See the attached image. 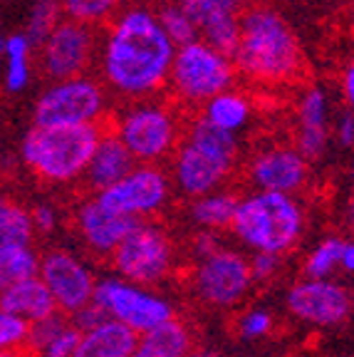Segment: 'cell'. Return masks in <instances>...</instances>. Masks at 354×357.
<instances>
[{"label":"cell","instance_id":"cell-10","mask_svg":"<svg viewBox=\"0 0 354 357\" xmlns=\"http://www.w3.org/2000/svg\"><path fill=\"white\" fill-rule=\"evenodd\" d=\"M92 301L109 318L124 323L134 333H146L174 318V307L167 298L151 293L149 285L132 283V280H124L122 275L97 280Z\"/></svg>","mask_w":354,"mask_h":357},{"label":"cell","instance_id":"cell-7","mask_svg":"<svg viewBox=\"0 0 354 357\" xmlns=\"http://www.w3.org/2000/svg\"><path fill=\"white\" fill-rule=\"evenodd\" d=\"M236 75L238 70L228 52L213 47L203 38H196L178 45L174 52L167 89L178 105L201 107L213 95L233 87Z\"/></svg>","mask_w":354,"mask_h":357},{"label":"cell","instance_id":"cell-11","mask_svg":"<svg viewBox=\"0 0 354 357\" xmlns=\"http://www.w3.org/2000/svg\"><path fill=\"white\" fill-rule=\"evenodd\" d=\"M253 283L248 258L226 245H218L213 253L199 258L191 275L196 298L210 307L238 305L250 293Z\"/></svg>","mask_w":354,"mask_h":357},{"label":"cell","instance_id":"cell-43","mask_svg":"<svg viewBox=\"0 0 354 357\" xmlns=\"http://www.w3.org/2000/svg\"><path fill=\"white\" fill-rule=\"evenodd\" d=\"M186 357H218V355H213V352H194V350H191Z\"/></svg>","mask_w":354,"mask_h":357},{"label":"cell","instance_id":"cell-24","mask_svg":"<svg viewBox=\"0 0 354 357\" xmlns=\"http://www.w3.org/2000/svg\"><path fill=\"white\" fill-rule=\"evenodd\" d=\"M199 109H201L199 114L208 124H213V127L223 129V132H228V134H236V137H238V132H243L250 124V119H253V102H250V97L233 87L213 95L206 105H201Z\"/></svg>","mask_w":354,"mask_h":357},{"label":"cell","instance_id":"cell-8","mask_svg":"<svg viewBox=\"0 0 354 357\" xmlns=\"http://www.w3.org/2000/svg\"><path fill=\"white\" fill-rule=\"evenodd\" d=\"M109 258L116 275H122L124 280L139 285H156L171 273L174 243L161 226L141 218L119 241Z\"/></svg>","mask_w":354,"mask_h":357},{"label":"cell","instance_id":"cell-1","mask_svg":"<svg viewBox=\"0 0 354 357\" xmlns=\"http://www.w3.org/2000/svg\"><path fill=\"white\" fill-rule=\"evenodd\" d=\"M97 52L107 92L134 102L167 89L176 45L164 33L154 10L137 6L111 17Z\"/></svg>","mask_w":354,"mask_h":357},{"label":"cell","instance_id":"cell-34","mask_svg":"<svg viewBox=\"0 0 354 357\" xmlns=\"http://www.w3.org/2000/svg\"><path fill=\"white\" fill-rule=\"evenodd\" d=\"M30 323L0 307V352H28Z\"/></svg>","mask_w":354,"mask_h":357},{"label":"cell","instance_id":"cell-32","mask_svg":"<svg viewBox=\"0 0 354 357\" xmlns=\"http://www.w3.org/2000/svg\"><path fill=\"white\" fill-rule=\"evenodd\" d=\"M62 17H65V13H62L60 0H35L33 10H30V15H28L25 35H28V40L35 47H40L43 40L55 30V25Z\"/></svg>","mask_w":354,"mask_h":357},{"label":"cell","instance_id":"cell-15","mask_svg":"<svg viewBox=\"0 0 354 357\" xmlns=\"http://www.w3.org/2000/svg\"><path fill=\"white\" fill-rule=\"evenodd\" d=\"M293 318L315 328H334L344 323L352 312L349 290L330 278H305L288 290L285 301Z\"/></svg>","mask_w":354,"mask_h":357},{"label":"cell","instance_id":"cell-30","mask_svg":"<svg viewBox=\"0 0 354 357\" xmlns=\"http://www.w3.org/2000/svg\"><path fill=\"white\" fill-rule=\"evenodd\" d=\"M342 243H344V238H337V236L322 238L310 251V256L305 258V275H307V278H330L339 268Z\"/></svg>","mask_w":354,"mask_h":357},{"label":"cell","instance_id":"cell-35","mask_svg":"<svg viewBox=\"0 0 354 357\" xmlns=\"http://www.w3.org/2000/svg\"><path fill=\"white\" fill-rule=\"evenodd\" d=\"M272 325H275V320H272L270 312L263 310V307H253V310L243 312L238 318V333L245 340H261V337L270 335Z\"/></svg>","mask_w":354,"mask_h":357},{"label":"cell","instance_id":"cell-48","mask_svg":"<svg viewBox=\"0 0 354 357\" xmlns=\"http://www.w3.org/2000/svg\"><path fill=\"white\" fill-rule=\"evenodd\" d=\"M352 181H354V159H352Z\"/></svg>","mask_w":354,"mask_h":357},{"label":"cell","instance_id":"cell-16","mask_svg":"<svg viewBox=\"0 0 354 357\" xmlns=\"http://www.w3.org/2000/svg\"><path fill=\"white\" fill-rule=\"evenodd\" d=\"M310 176V162L298 146H268L248 162V178L255 189L298 194Z\"/></svg>","mask_w":354,"mask_h":357},{"label":"cell","instance_id":"cell-41","mask_svg":"<svg viewBox=\"0 0 354 357\" xmlns=\"http://www.w3.org/2000/svg\"><path fill=\"white\" fill-rule=\"evenodd\" d=\"M342 95L344 102H347V109L354 112V62H349L342 75Z\"/></svg>","mask_w":354,"mask_h":357},{"label":"cell","instance_id":"cell-47","mask_svg":"<svg viewBox=\"0 0 354 357\" xmlns=\"http://www.w3.org/2000/svg\"><path fill=\"white\" fill-rule=\"evenodd\" d=\"M6 199H8V196H3V194H0V208H3V204H6Z\"/></svg>","mask_w":354,"mask_h":357},{"label":"cell","instance_id":"cell-26","mask_svg":"<svg viewBox=\"0 0 354 357\" xmlns=\"http://www.w3.org/2000/svg\"><path fill=\"white\" fill-rule=\"evenodd\" d=\"M238 199L233 191H208L203 196H196L191 199V206H188V213H191V221L199 226V229L206 231H221L228 229L233 221V213H236V206H238Z\"/></svg>","mask_w":354,"mask_h":357},{"label":"cell","instance_id":"cell-49","mask_svg":"<svg viewBox=\"0 0 354 357\" xmlns=\"http://www.w3.org/2000/svg\"><path fill=\"white\" fill-rule=\"evenodd\" d=\"M0 288H3V280H0Z\"/></svg>","mask_w":354,"mask_h":357},{"label":"cell","instance_id":"cell-9","mask_svg":"<svg viewBox=\"0 0 354 357\" xmlns=\"http://www.w3.org/2000/svg\"><path fill=\"white\" fill-rule=\"evenodd\" d=\"M107 102V87L89 75L55 79L35 102L33 124H102Z\"/></svg>","mask_w":354,"mask_h":357},{"label":"cell","instance_id":"cell-44","mask_svg":"<svg viewBox=\"0 0 354 357\" xmlns=\"http://www.w3.org/2000/svg\"><path fill=\"white\" fill-rule=\"evenodd\" d=\"M0 357H30L28 352H0Z\"/></svg>","mask_w":354,"mask_h":357},{"label":"cell","instance_id":"cell-18","mask_svg":"<svg viewBox=\"0 0 354 357\" xmlns=\"http://www.w3.org/2000/svg\"><path fill=\"white\" fill-rule=\"evenodd\" d=\"M199 28V38L231 55L238 40L243 0H176Z\"/></svg>","mask_w":354,"mask_h":357},{"label":"cell","instance_id":"cell-3","mask_svg":"<svg viewBox=\"0 0 354 357\" xmlns=\"http://www.w3.org/2000/svg\"><path fill=\"white\" fill-rule=\"evenodd\" d=\"M238 159V137L206 122L201 114L183 124L171 154V184L188 199L216 191L226 184Z\"/></svg>","mask_w":354,"mask_h":357},{"label":"cell","instance_id":"cell-28","mask_svg":"<svg viewBox=\"0 0 354 357\" xmlns=\"http://www.w3.org/2000/svg\"><path fill=\"white\" fill-rule=\"evenodd\" d=\"M33 47L25 33H15L6 40V89L8 92H22L28 87L30 75H33Z\"/></svg>","mask_w":354,"mask_h":357},{"label":"cell","instance_id":"cell-29","mask_svg":"<svg viewBox=\"0 0 354 357\" xmlns=\"http://www.w3.org/2000/svg\"><path fill=\"white\" fill-rule=\"evenodd\" d=\"M124 0H60L65 17L87 22V25H102L119 13Z\"/></svg>","mask_w":354,"mask_h":357},{"label":"cell","instance_id":"cell-38","mask_svg":"<svg viewBox=\"0 0 354 357\" xmlns=\"http://www.w3.org/2000/svg\"><path fill=\"white\" fill-rule=\"evenodd\" d=\"M109 315H107L105 310H102L97 303H87V305L82 307V310H77L75 315H70V320L75 323V328L79 330V333H84V330H89V328H94V325H100L102 320H107Z\"/></svg>","mask_w":354,"mask_h":357},{"label":"cell","instance_id":"cell-13","mask_svg":"<svg viewBox=\"0 0 354 357\" xmlns=\"http://www.w3.org/2000/svg\"><path fill=\"white\" fill-rule=\"evenodd\" d=\"M97 55V30L87 22L62 17L40 45L43 73L55 82L75 75H84Z\"/></svg>","mask_w":354,"mask_h":357},{"label":"cell","instance_id":"cell-25","mask_svg":"<svg viewBox=\"0 0 354 357\" xmlns=\"http://www.w3.org/2000/svg\"><path fill=\"white\" fill-rule=\"evenodd\" d=\"M191 352V333L176 318L139 333L132 357H186Z\"/></svg>","mask_w":354,"mask_h":357},{"label":"cell","instance_id":"cell-31","mask_svg":"<svg viewBox=\"0 0 354 357\" xmlns=\"http://www.w3.org/2000/svg\"><path fill=\"white\" fill-rule=\"evenodd\" d=\"M40 271V256L35 253L33 245H22V248H13V251L0 253V280L3 285L13 283V280L33 278Z\"/></svg>","mask_w":354,"mask_h":357},{"label":"cell","instance_id":"cell-14","mask_svg":"<svg viewBox=\"0 0 354 357\" xmlns=\"http://www.w3.org/2000/svg\"><path fill=\"white\" fill-rule=\"evenodd\" d=\"M38 275L50 290L57 310L65 315H75L94 298V278L92 268L79 256L70 251H47L40 258Z\"/></svg>","mask_w":354,"mask_h":357},{"label":"cell","instance_id":"cell-4","mask_svg":"<svg viewBox=\"0 0 354 357\" xmlns=\"http://www.w3.org/2000/svg\"><path fill=\"white\" fill-rule=\"evenodd\" d=\"M228 229L248 251L285 256L302 238L305 208L295 194L255 189L238 199Z\"/></svg>","mask_w":354,"mask_h":357},{"label":"cell","instance_id":"cell-42","mask_svg":"<svg viewBox=\"0 0 354 357\" xmlns=\"http://www.w3.org/2000/svg\"><path fill=\"white\" fill-rule=\"evenodd\" d=\"M339 268L354 273V241H344L342 243V256H339Z\"/></svg>","mask_w":354,"mask_h":357},{"label":"cell","instance_id":"cell-27","mask_svg":"<svg viewBox=\"0 0 354 357\" xmlns=\"http://www.w3.org/2000/svg\"><path fill=\"white\" fill-rule=\"evenodd\" d=\"M35 241V226L30 218V208L20 206L17 201L6 199L0 208V253L33 245Z\"/></svg>","mask_w":354,"mask_h":357},{"label":"cell","instance_id":"cell-36","mask_svg":"<svg viewBox=\"0 0 354 357\" xmlns=\"http://www.w3.org/2000/svg\"><path fill=\"white\" fill-rule=\"evenodd\" d=\"M280 258L282 256H275V253H263V251L253 253V258H248L253 280L266 283V280L275 278V273L280 271Z\"/></svg>","mask_w":354,"mask_h":357},{"label":"cell","instance_id":"cell-21","mask_svg":"<svg viewBox=\"0 0 354 357\" xmlns=\"http://www.w3.org/2000/svg\"><path fill=\"white\" fill-rule=\"evenodd\" d=\"M79 342V330L65 312H52L50 318L30 323V357H72Z\"/></svg>","mask_w":354,"mask_h":357},{"label":"cell","instance_id":"cell-5","mask_svg":"<svg viewBox=\"0 0 354 357\" xmlns=\"http://www.w3.org/2000/svg\"><path fill=\"white\" fill-rule=\"evenodd\" d=\"M105 124H33L22 139V162L47 184L82 178Z\"/></svg>","mask_w":354,"mask_h":357},{"label":"cell","instance_id":"cell-17","mask_svg":"<svg viewBox=\"0 0 354 357\" xmlns=\"http://www.w3.org/2000/svg\"><path fill=\"white\" fill-rule=\"evenodd\" d=\"M134 223H137V218L111 211L97 196L84 199L75 213V226L79 231V238L97 256H111V251L129 234Z\"/></svg>","mask_w":354,"mask_h":357},{"label":"cell","instance_id":"cell-20","mask_svg":"<svg viewBox=\"0 0 354 357\" xmlns=\"http://www.w3.org/2000/svg\"><path fill=\"white\" fill-rule=\"evenodd\" d=\"M134 167H137V162H134V156L129 154L127 146L122 144V139L111 129H102L82 178L87 189L97 194V191L116 184L122 176H127Z\"/></svg>","mask_w":354,"mask_h":357},{"label":"cell","instance_id":"cell-46","mask_svg":"<svg viewBox=\"0 0 354 357\" xmlns=\"http://www.w3.org/2000/svg\"><path fill=\"white\" fill-rule=\"evenodd\" d=\"M3 50H6V40L0 38V55H3Z\"/></svg>","mask_w":354,"mask_h":357},{"label":"cell","instance_id":"cell-12","mask_svg":"<svg viewBox=\"0 0 354 357\" xmlns=\"http://www.w3.org/2000/svg\"><path fill=\"white\" fill-rule=\"evenodd\" d=\"M171 176L156 164L134 167L116 184L97 191V199L111 211L132 216L137 221L159 213L171 199Z\"/></svg>","mask_w":354,"mask_h":357},{"label":"cell","instance_id":"cell-22","mask_svg":"<svg viewBox=\"0 0 354 357\" xmlns=\"http://www.w3.org/2000/svg\"><path fill=\"white\" fill-rule=\"evenodd\" d=\"M0 307L15 312L28 323H38V320L50 318L52 312H57L50 290H47V285L43 283L40 275L13 280V283L3 285L0 288Z\"/></svg>","mask_w":354,"mask_h":357},{"label":"cell","instance_id":"cell-19","mask_svg":"<svg viewBox=\"0 0 354 357\" xmlns=\"http://www.w3.org/2000/svg\"><path fill=\"white\" fill-rule=\"evenodd\" d=\"M330 144V97L325 87L315 84L302 92L298 102V146L307 162H315Z\"/></svg>","mask_w":354,"mask_h":357},{"label":"cell","instance_id":"cell-40","mask_svg":"<svg viewBox=\"0 0 354 357\" xmlns=\"http://www.w3.org/2000/svg\"><path fill=\"white\" fill-rule=\"evenodd\" d=\"M218 236H216V231H206V229H201V234L194 238V243H191V251H194V258L199 261V258H203V256H208V253H213L218 248Z\"/></svg>","mask_w":354,"mask_h":357},{"label":"cell","instance_id":"cell-45","mask_svg":"<svg viewBox=\"0 0 354 357\" xmlns=\"http://www.w3.org/2000/svg\"><path fill=\"white\" fill-rule=\"evenodd\" d=\"M349 223H352V231H354V201H352V206H349Z\"/></svg>","mask_w":354,"mask_h":357},{"label":"cell","instance_id":"cell-6","mask_svg":"<svg viewBox=\"0 0 354 357\" xmlns=\"http://www.w3.org/2000/svg\"><path fill=\"white\" fill-rule=\"evenodd\" d=\"M111 132L122 139L137 164H159L178 146L183 122L176 107L156 95L127 102V107L116 114Z\"/></svg>","mask_w":354,"mask_h":357},{"label":"cell","instance_id":"cell-39","mask_svg":"<svg viewBox=\"0 0 354 357\" xmlns=\"http://www.w3.org/2000/svg\"><path fill=\"white\" fill-rule=\"evenodd\" d=\"M334 134H337V142L347 149L354 146V112L347 109L337 117V124H334Z\"/></svg>","mask_w":354,"mask_h":357},{"label":"cell","instance_id":"cell-33","mask_svg":"<svg viewBox=\"0 0 354 357\" xmlns=\"http://www.w3.org/2000/svg\"><path fill=\"white\" fill-rule=\"evenodd\" d=\"M156 15H159V22H161V28H164V33L169 35V40H171L176 47L199 38L196 22L191 20V15L178 6L176 0H174V3H164V6L156 10Z\"/></svg>","mask_w":354,"mask_h":357},{"label":"cell","instance_id":"cell-23","mask_svg":"<svg viewBox=\"0 0 354 357\" xmlns=\"http://www.w3.org/2000/svg\"><path fill=\"white\" fill-rule=\"evenodd\" d=\"M139 333L114 318L79 333V342L72 357H132Z\"/></svg>","mask_w":354,"mask_h":357},{"label":"cell","instance_id":"cell-2","mask_svg":"<svg viewBox=\"0 0 354 357\" xmlns=\"http://www.w3.org/2000/svg\"><path fill=\"white\" fill-rule=\"evenodd\" d=\"M231 57L240 75L261 84L290 82L302 67L298 35L280 13L268 6L243 8Z\"/></svg>","mask_w":354,"mask_h":357},{"label":"cell","instance_id":"cell-37","mask_svg":"<svg viewBox=\"0 0 354 357\" xmlns=\"http://www.w3.org/2000/svg\"><path fill=\"white\" fill-rule=\"evenodd\" d=\"M30 218H33L35 234H52L60 223V216H57V208L50 206V204H38V206L30 208Z\"/></svg>","mask_w":354,"mask_h":357}]
</instances>
